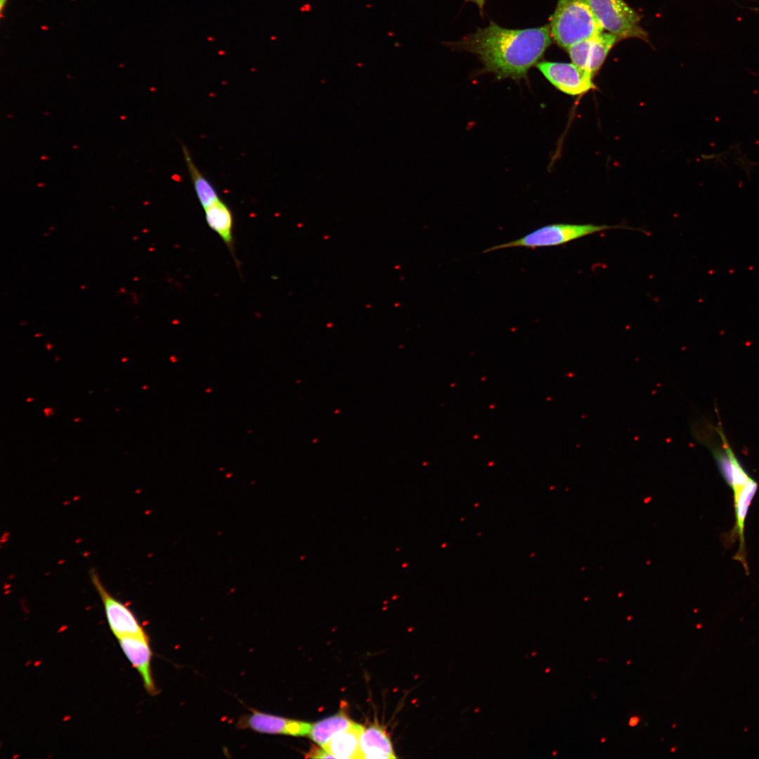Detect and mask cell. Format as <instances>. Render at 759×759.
Segmentation results:
<instances>
[{"mask_svg": "<svg viewBox=\"0 0 759 759\" xmlns=\"http://www.w3.org/2000/svg\"><path fill=\"white\" fill-rule=\"evenodd\" d=\"M638 720H639L638 718H636V717L632 718L630 719V722H629V725L630 726H635V725H636L637 724Z\"/></svg>", "mask_w": 759, "mask_h": 759, "instance_id": "e0dca14e", "label": "cell"}, {"mask_svg": "<svg viewBox=\"0 0 759 759\" xmlns=\"http://www.w3.org/2000/svg\"><path fill=\"white\" fill-rule=\"evenodd\" d=\"M587 1L602 27L610 33L618 38H647L640 26V16L623 0Z\"/></svg>", "mask_w": 759, "mask_h": 759, "instance_id": "277c9868", "label": "cell"}, {"mask_svg": "<svg viewBox=\"0 0 759 759\" xmlns=\"http://www.w3.org/2000/svg\"><path fill=\"white\" fill-rule=\"evenodd\" d=\"M536 67L553 86L566 94L578 96L595 89L593 75L573 63L542 61Z\"/></svg>", "mask_w": 759, "mask_h": 759, "instance_id": "8992f818", "label": "cell"}, {"mask_svg": "<svg viewBox=\"0 0 759 759\" xmlns=\"http://www.w3.org/2000/svg\"><path fill=\"white\" fill-rule=\"evenodd\" d=\"M7 1H8V0H0V9H1V12H2V11H3V9H4V8L5 5L6 4V2H7Z\"/></svg>", "mask_w": 759, "mask_h": 759, "instance_id": "ac0fdd59", "label": "cell"}, {"mask_svg": "<svg viewBox=\"0 0 759 759\" xmlns=\"http://www.w3.org/2000/svg\"><path fill=\"white\" fill-rule=\"evenodd\" d=\"M618 38L610 32H602L578 42L567 50L574 65L594 75L603 64Z\"/></svg>", "mask_w": 759, "mask_h": 759, "instance_id": "ba28073f", "label": "cell"}, {"mask_svg": "<svg viewBox=\"0 0 759 759\" xmlns=\"http://www.w3.org/2000/svg\"><path fill=\"white\" fill-rule=\"evenodd\" d=\"M552 39L549 25L513 30L491 21L487 27L449 45L476 54L484 68L498 78L517 80L539 63Z\"/></svg>", "mask_w": 759, "mask_h": 759, "instance_id": "6da1fadb", "label": "cell"}, {"mask_svg": "<svg viewBox=\"0 0 759 759\" xmlns=\"http://www.w3.org/2000/svg\"><path fill=\"white\" fill-rule=\"evenodd\" d=\"M362 758H396L386 730L377 723L364 727L360 737Z\"/></svg>", "mask_w": 759, "mask_h": 759, "instance_id": "30bf717a", "label": "cell"}, {"mask_svg": "<svg viewBox=\"0 0 759 759\" xmlns=\"http://www.w3.org/2000/svg\"><path fill=\"white\" fill-rule=\"evenodd\" d=\"M90 577L102 600L109 627L114 635L117 638L146 635L133 612L110 594L94 569L91 570Z\"/></svg>", "mask_w": 759, "mask_h": 759, "instance_id": "5b68a950", "label": "cell"}, {"mask_svg": "<svg viewBox=\"0 0 759 759\" xmlns=\"http://www.w3.org/2000/svg\"><path fill=\"white\" fill-rule=\"evenodd\" d=\"M354 723L342 711L338 713L312 724L309 737L323 747L337 734L349 728Z\"/></svg>", "mask_w": 759, "mask_h": 759, "instance_id": "5bb4252c", "label": "cell"}, {"mask_svg": "<svg viewBox=\"0 0 759 759\" xmlns=\"http://www.w3.org/2000/svg\"><path fill=\"white\" fill-rule=\"evenodd\" d=\"M117 640L125 656L139 673L145 689L155 694L156 688L150 666L152 651L147 635L122 636Z\"/></svg>", "mask_w": 759, "mask_h": 759, "instance_id": "9c48e42d", "label": "cell"}, {"mask_svg": "<svg viewBox=\"0 0 759 759\" xmlns=\"http://www.w3.org/2000/svg\"><path fill=\"white\" fill-rule=\"evenodd\" d=\"M615 228L634 230L623 225L551 223L533 230L519 239L492 246L484 252L511 247L536 249L559 246L589 235Z\"/></svg>", "mask_w": 759, "mask_h": 759, "instance_id": "3957f363", "label": "cell"}, {"mask_svg": "<svg viewBox=\"0 0 759 759\" xmlns=\"http://www.w3.org/2000/svg\"><path fill=\"white\" fill-rule=\"evenodd\" d=\"M308 757L309 758H335L332 754H330L329 752H327L323 747H322V748H316V747L312 748L311 751L309 753Z\"/></svg>", "mask_w": 759, "mask_h": 759, "instance_id": "9a60e30c", "label": "cell"}, {"mask_svg": "<svg viewBox=\"0 0 759 759\" xmlns=\"http://www.w3.org/2000/svg\"><path fill=\"white\" fill-rule=\"evenodd\" d=\"M204 210L208 226L221 238L235 260L233 235V216L231 209L220 200Z\"/></svg>", "mask_w": 759, "mask_h": 759, "instance_id": "8fae6325", "label": "cell"}, {"mask_svg": "<svg viewBox=\"0 0 759 759\" xmlns=\"http://www.w3.org/2000/svg\"><path fill=\"white\" fill-rule=\"evenodd\" d=\"M465 1L474 3L479 7L481 14L483 13V11H484L486 0H465Z\"/></svg>", "mask_w": 759, "mask_h": 759, "instance_id": "2e32d148", "label": "cell"}, {"mask_svg": "<svg viewBox=\"0 0 759 759\" xmlns=\"http://www.w3.org/2000/svg\"><path fill=\"white\" fill-rule=\"evenodd\" d=\"M183 154L197 198L205 209L221 199L214 186L197 168L189 150L184 145Z\"/></svg>", "mask_w": 759, "mask_h": 759, "instance_id": "4fadbf2b", "label": "cell"}, {"mask_svg": "<svg viewBox=\"0 0 759 759\" xmlns=\"http://www.w3.org/2000/svg\"><path fill=\"white\" fill-rule=\"evenodd\" d=\"M312 724L274 715L252 710L249 714L242 715L237 722L240 729H248L254 732L291 736L309 735Z\"/></svg>", "mask_w": 759, "mask_h": 759, "instance_id": "52a82bcc", "label": "cell"}, {"mask_svg": "<svg viewBox=\"0 0 759 759\" xmlns=\"http://www.w3.org/2000/svg\"><path fill=\"white\" fill-rule=\"evenodd\" d=\"M549 25L552 39L566 49L604 30L587 0H558Z\"/></svg>", "mask_w": 759, "mask_h": 759, "instance_id": "7a4b0ae2", "label": "cell"}, {"mask_svg": "<svg viewBox=\"0 0 759 759\" xmlns=\"http://www.w3.org/2000/svg\"><path fill=\"white\" fill-rule=\"evenodd\" d=\"M364 727L354 723L335 735L323 748L335 758L362 759L360 737Z\"/></svg>", "mask_w": 759, "mask_h": 759, "instance_id": "7c38bea8", "label": "cell"}]
</instances>
